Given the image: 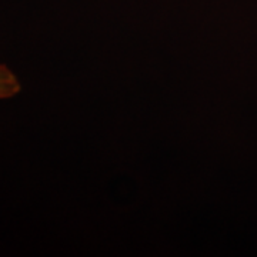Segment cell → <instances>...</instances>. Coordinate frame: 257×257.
<instances>
[{
	"label": "cell",
	"mask_w": 257,
	"mask_h": 257,
	"mask_svg": "<svg viewBox=\"0 0 257 257\" xmlns=\"http://www.w3.org/2000/svg\"><path fill=\"white\" fill-rule=\"evenodd\" d=\"M20 92V83L16 74L5 64H0V100L10 99Z\"/></svg>",
	"instance_id": "obj_1"
}]
</instances>
